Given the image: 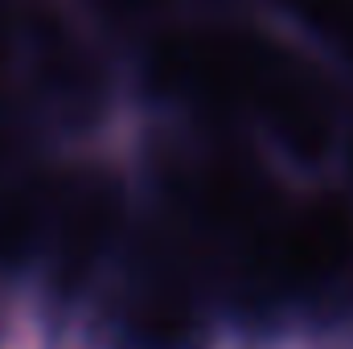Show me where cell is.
Masks as SVG:
<instances>
[{
	"mask_svg": "<svg viewBox=\"0 0 353 349\" xmlns=\"http://www.w3.org/2000/svg\"><path fill=\"white\" fill-rule=\"evenodd\" d=\"M350 161H353V136H350Z\"/></svg>",
	"mask_w": 353,
	"mask_h": 349,
	"instance_id": "obj_8",
	"label": "cell"
},
{
	"mask_svg": "<svg viewBox=\"0 0 353 349\" xmlns=\"http://www.w3.org/2000/svg\"><path fill=\"white\" fill-rule=\"evenodd\" d=\"M193 341H197V321L185 296L169 283L144 292V300L128 321V349H193Z\"/></svg>",
	"mask_w": 353,
	"mask_h": 349,
	"instance_id": "obj_5",
	"label": "cell"
},
{
	"mask_svg": "<svg viewBox=\"0 0 353 349\" xmlns=\"http://www.w3.org/2000/svg\"><path fill=\"white\" fill-rule=\"evenodd\" d=\"M12 87L50 132L94 136L136 94L132 54L74 0H17Z\"/></svg>",
	"mask_w": 353,
	"mask_h": 349,
	"instance_id": "obj_1",
	"label": "cell"
},
{
	"mask_svg": "<svg viewBox=\"0 0 353 349\" xmlns=\"http://www.w3.org/2000/svg\"><path fill=\"white\" fill-rule=\"evenodd\" d=\"M74 4L107 37H115L119 46H136L144 33L169 25L176 17L210 4V0H74Z\"/></svg>",
	"mask_w": 353,
	"mask_h": 349,
	"instance_id": "obj_6",
	"label": "cell"
},
{
	"mask_svg": "<svg viewBox=\"0 0 353 349\" xmlns=\"http://www.w3.org/2000/svg\"><path fill=\"white\" fill-rule=\"evenodd\" d=\"M54 226V189L0 177V263H25Z\"/></svg>",
	"mask_w": 353,
	"mask_h": 349,
	"instance_id": "obj_4",
	"label": "cell"
},
{
	"mask_svg": "<svg viewBox=\"0 0 353 349\" xmlns=\"http://www.w3.org/2000/svg\"><path fill=\"white\" fill-rule=\"evenodd\" d=\"M353 263V206L341 193H316L296 206L267 239V271L288 283H329Z\"/></svg>",
	"mask_w": 353,
	"mask_h": 349,
	"instance_id": "obj_2",
	"label": "cell"
},
{
	"mask_svg": "<svg viewBox=\"0 0 353 349\" xmlns=\"http://www.w3.org/2000/svg\"><path fill=\"white\" fill-rule=\"evenodd\" d=\"M54 239H58V279L79 283L119 226V189L103 173H83L54 185Z\"/></svg>",
	"mask_w": 353,
	"mask_h": 349,
	"instance_id": "obj_3",
	"label": "cell"
},
{
	"mask_svg": "<svg viewBox=\"0 0 353 349\" xmlns=\"http://www.w3.org/2000/svg\"><path fill=\"white\" fill-rule=\"evenodd\" d=\"M17 83V0H0V94Z\"/></svg>",
	"mask_w": 353,
	"mask_h": 349,
	"instance_id": "obj_7",
	"label": "cell"
}]
</instances>
